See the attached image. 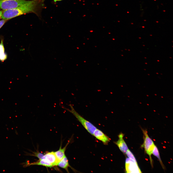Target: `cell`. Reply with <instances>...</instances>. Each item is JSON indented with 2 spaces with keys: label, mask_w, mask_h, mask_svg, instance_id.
<instances>
[{
  "label": "cell",
  "mask_w": 173,
  "mask_h": 173,
  "mask_svg": "<svg viewBox=\"0 0 173 173\" xmlns=\"http://www.w3.org/2000/svg\"><path fill=\"white\" fill-rule=\"evenodd\" d=\"M45 0H28L26 3L14 9L3 10L1 17L8 20L22 15L30 13L35 14L40 17L42 10L45 7Z\"/></svg>",
  "instance_id": "1"
},
{
  "label": "cell",
  "mask_w": 173,
  "mask_h": 173,
  "mask_svg": "<svg viewBox=\"0 0 173 173\" xmlns=\"http://www.w3.org/2000/svg\"><path fill=\"white\" fill-rule=\"evenodd\" d=\"M70 108L69 109L65 108V109L72 113L81 124L87 130L91 135H93L95 131L97 128L91 123L87 120L75 110L72 105H69Z\"/></svg>",
  "instance_id": "2"
},
{
  "label": "cell",
  "mask_w": 173,
  "mask_h": 173,
  "mask_svg": "<svg viewBox=\"0 0 173 173\" xmlns=\"http://www.w3.org/2000/svg\"><path fill=\"white\" fill-rule=\"evenodd\" d=\"M26 0H0V8L6 10L16 8L28 1Z\"/></svg>",
  "instance_id": "3"
},
{
  "label": "cell",
  "mask_w": 173,
  "mask_h": 173,
  "mask_svg": "<svg viewBox=\"0 0 173 173\" xmlns=\"http://www.w3.org/2000/svg\"><path fill=\"white\" fill-rule=\"evenodd\" d=\"M142 130L144 136V141L142 146L144 147L146 153L149 156L150 162L152 164L151 156L152 150L155 145L152 140L148 136L147 131L145 130Z\"/></svg>",
  "instance_id": "4"
},
{
  "label": "cell",
  "mask_w": 173,
  "mask_h": 173,
  "mask_svg": "<svg viewBox=\"0 0 173 173\" xmlns=\"http://www.w3.org/2000/svg\"><path fill=\"white\" fill-rule=\"evenodd\" d=\"M125 168L127 173H141L137 162L129 158L126 159Z\"/></svg>",
  "instance_id": "5"
},
{
  "label": "cell",
  "mask_w": 173,
  "mask_h": 173,
  "mask_svg": "<svg viewBox=\"0 0 173 173\" xmlns=\"http://www.w3.org/2000/svg\"><path fill=\"white\" fill-rule=\"evenodd\" d=\"M41 159L45 160L53 167L57 166L59 162L54 152H48L44 155Z\"/></svg>",
  "instance_id": "6"
},
{
  "label": "cell",
  "mask_w": 173,
  "mask_h": 173,
  "mask_svg": "<svg viewBox=\"0 0 173 173\" xmlns=\"http://www.w3.org/2000/svg\"><path fill=\"white\" fill-rule=\"evenodd\" d=\"M124 135L121 133L118 135L119 139L116 142L120 150L124 153L126 154L128 148L123 139Z\"/></svg>",
  "instance_id": "7"
},
{
  "label": "cell",
  "mask_w": 173,
  "mask_h": 173,
  "mask_svg": "<svg viewBox=\"0 0 173 173\" xmlns=\"http://www.w3.org/2000/svg\"><path fill=\"white\" fill-rule=\"evenodd\" d=\"M93 135L104 144H107L110 141L109 138L101 130L97 129L94 131Z\"/></svg>",
  "instance_id": "8"
},
{
  "label": "cell",
  "mask_w": 173,
  "mask_h": 173,
  "mask_svg": "<svg viewBox=\"0 0 173 173\" xmlns=\"http://www.w3.org/2000/svg\"><path fill=\"white\" fill-rule=\"evenodd\" d=\"M57 166L65 169L67 172H68V167L69 166L68 160L65 155L59 162Z\"/></svg>",
  "instance_id": "9"
},
{
  "label": "cell",
  "mask_w": 173,
  "mask_h": 173,
  "mask_svg": "<svg viewBox=\"0 0 173 173\" xmlns=\"http://www.w3.org/2000/svg\"><path fill=\"white\" fill-rule=\"evenodd\" d=\"M69 142L66 145V146L62 148L61 146L59 149L57 151L54 152L55 154L59 161L61 160L65 155V152L66 148Z\"/></svg>",
  "instance_id": "10"
},
{
  "label": "cell",
  "mask_w": 173,
  "mask_h": 173,
  "mask_svg": "<svg viewBox=\"0 0 173 173\" xmlns=\"http://www.w3.org/2000/svg\"><path fill=\"white\" fill-rule=\"evenodd\" d=\"M152 154L157 158L162 167L163 168H164V166L161 159L159 150L157 148L155 145L154 146L152 150Z\"/></svg>",
  "instance_id": "11"
},
{
  "label": "cell",
  "mask_w": 173,
  "mask_h": 173,
  "mask_svg": "<svg viewBox=\"0 0 173 173\" xmlns=\"http://www.w3.org/2000/svg\"><path fill=\"white\" fill-rule=\"evenodd\" d=\"M6 56L4 53V49L2 43L0 44V60L3 61L6 59Z\"/></svg>",
  "instance_id": "12"
},
{
  "label": "cell",
  "mask_w": 173,
  "mask_h": 173,
  "mask_svg": "<svg viewBox=\"0 0 173 173\" xmlns=\"http://www.w3.org/2000/svg\"><path fill=\"white\" fill-rule=\"evenodd\" d=\"M126 154L128 158L136 162H137L134 155L129 149H128L127 151Z\"/></svg>",
  "instance_id": "13"
},
{
  "label": "cell",
  "mask_w": 173,
  "mask_h": 173,
  "mask_svg": "<svg viewBox=\"0 0 173 173\" xmlns=\"http://www.w3.org/2000/svg\"><path fill=\"white\" fill-rule=\"evenodd\" d=\"M44 155V154L39 152H35L33 154V155L38 158L39 160L41 159Z\"/></svg>",
  "instance_id": "14"
},
{
  "label": "cell",
  "mask_w": 173,
  "mask_h": 173,
  "mask_svg": "<svg viewBox=\"0 0 173 173\" xmlns=\"http://www.w3.org/2000/svg\"><path fill=\"white\" fill-rule=\"evenodd\" d=\"M7 20H8L3 19L0 20V29L3 26Z\"/></svg>",
  "instance_id": "15"
},
{
  "label": "cell",
  "mask_w": 173,
  "mask_h": 173,
  "mask_svg": "<svg viewBox=\"0 0 173 173\" xmlns=\"http://www.w3.org/2000/svg\"><path fill=\"white\" fill-rule=\"evenodd\" d=\"M3 10H0V18L1 17L2 15Z\"/></svg>",
  "instance_id": "16"
},
{
  "label": "cell",
  "mask_w": 173,
  "mask_h": 173,
  "mask_svg": "<svg viewBox=\"0 0 173 173\" xmlns=\"http://www.w3.org/2000/svg\"><path fill=\"white\" fill-rule=\"evenodd\" d=\"M62 0H54V2H56L57 1H62Z\"/></svg>",
  "instance_id": "17"
}]
</instances>
